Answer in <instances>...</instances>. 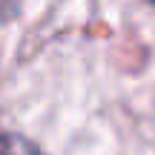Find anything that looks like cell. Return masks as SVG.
I'll list each match as a JSON object with an SVG mask.
<instances>
[{"mask_svg":"<svg viewBox=\"0 0 155 155\" xmlns=\"http://www.w3.org/2000/svg\"><path fill=\"white\" fill-rule=\"evenodd\" d=\"M0 155H40V152L17 135H0Z\"/></svg>","mask_w":155,"mask_h":155,"instance_id":"cell-1","label":"cell"},{"mask_svg":"<svg viewBox=\"0 0 155 155\" xmlns=\"http://www.w3.org/2000/svg\"><path fill=\"white\" fill-rule=\"evenodd\" d=\"M152 3H155V0H152Z\"/></svg>","mask_w":155,"mask_h":155,"instance_id":"cell-2","label":"cell"}]
</instances>
